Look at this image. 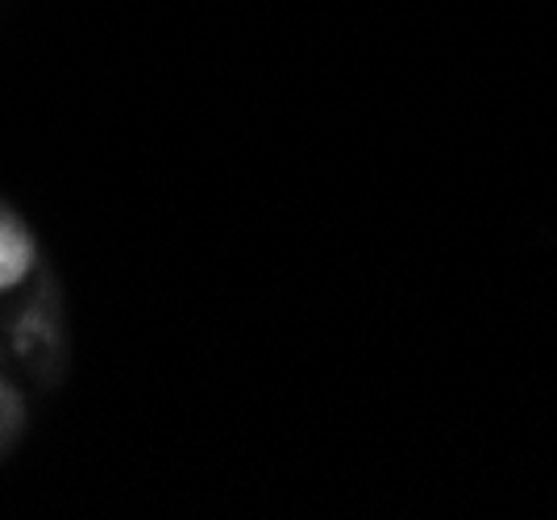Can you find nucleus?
<instances>
[{
    "mask_svg": "<svg viewBox=\"0 0 557 520\" xmlns=\"http://www.w3.org/2000/svg\"><path fill=\"white\" fill-rule=\"evenodd\" d=\"M34 267V237L9 209H0V292L17 287Z\"/></svg>",
    "mask_w": 557,
    "mask_h": 520,
    "instance_id": "nucleus-1",
    "label": "nucleus"
}]
</instances>
